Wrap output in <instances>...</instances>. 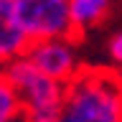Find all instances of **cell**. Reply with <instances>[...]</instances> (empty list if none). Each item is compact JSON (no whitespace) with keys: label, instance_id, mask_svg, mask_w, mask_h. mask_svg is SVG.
I'll use <instances>...</instances> for the list:
<instances>
[{"label":"cell","instance_id":"cell-11","mask_svg":"<svg viewBox=\"0 0 122 122\" xmlns=\"http://www.w3.org/2000/svg\"><path fill=\"white\" fill-rule=\"evenodd\" d=\"M43 122H56V117H53V120H43Z\"/></svg>","mask_w":122,"mask_h":122},{"label":"cell","instance_id":"cell-6","mask_svg":"<svg viewBox=\"0 0 122 122\" xmlns=\"http://www.w3.org/2000/svg\"><path fill=\"white\" fill-rule=\"evenodd\" d=\"M109 5H112V0H69L71 23H74L76 36L104 20L109 13Z\"/></svg>","mask_w":122,"mask_h":122},{"label":"cell","instance_id":"cell-4","mask_svg":"<svg viewBox=\"0 0 122 122\" xmlns=\"http://www.w3.org/2000/svg\"><path fill=\"white\" fill-rule=\"evenodd\" d=\"M25 56H28L43 74L53 76V79H59V81H64V84H69L81 71L74 38H48V41L28 43Z\"/></svg>","mask_w":122,"mask_h":122},{"label":"cell","instance_id":"cell-8","mask_svg":"<svg viewBox=\"0 0 122 122\" xmlns=\"http://www.w3.org/2000/svg\"><path fill=\"white\" fill-rule=\"evenodd\" d=\"M107 56L112 61V66H122V28L117 33H112V38L107 41Z\"/></svg>","mask_w":122,"mask_h":122},{"label":"cell","instance_id":"cell-9","mask_svg":"<svg viewBox=\"0 0 122 122\" xmlns=\"http://www.w3.org/2000/svg\"><path fill=\"white\" fill-rule=\"evenodd\" d=\"M114 74H117V81L122 84V66H117V69H114Z\"/></svg>","mask_w":122,"mask_h":122},{"label":"cell","instance_id":"cell-10","mask_svg":"<svg viewBox=\"0 0 122 122\" xmlns=\"http://www.w3.org/2000/svg\"><path fill=\"white\" fill-rule=\"evenodd\" d=\"M10 122H28L25 117H18V120H10Z\"/></svg>","mask_w":122,"mask_h":122},{"label":"cell","instance_id":"cell-3","mask_svg":"<svg viewBox=\"0 0 122 122\" xmlns=\"http://www.w3.org/2000/svg\"><path fill=\"white\" fill-rule=\"evenodd\" d=\"M13 10L28 43L48 38H76L69 0H13Z\"/></svg>","mask_w":122,"mask_h":122},{"label":"cell","instance_id":"cell-1","mask_svg":"<svg viewBox=\"0 0 122 122\" xmlns=\"http://www.w3.org/2000/svg\"><path fill=\"white\" fill-rule=\"evenodd\" d=\"M56 122H122V84L114 69H81L66 84Z\"/></svg>","mask_w":122,"mask_h":122},{"label":"cell","instance_id":"cell-5","mask_svg":"<svg viewBox=\"0 0 122 122\" xmlns=\"http://www.w3.org/2000/svg\"><path fill=\"white\" fill-rule=\"evenodd\" d=\"M25 48H28V38L23 36L15 20L13 0H0V66L23 56Z\"/></svg>","mask_w":122,"mask_h":122},{"label":"cell","instance_id":"cell-2","mask_svg":"<svg viewBox=\"0 0 122 122\" xmlns=\"http://www.w3.org/2000/svg\"><path fill=\"white\" fill-rule=\"evenodd\" d=\"M3 69H5L8 79L13 81L15 92L20 97L23 117L28 122L53 120L59 114L61 104H64V97H66V84L64 81L43 74L25 53L13 61H8Z\"/></svg>","mask_w":122,"mask_h":122},{"label":"cell","instance_id":"cell-7","mask_svg":"<svg viewBox=\"0 0 122 122\" xmlns=\"http://www.w3.org/2000/svg\"><path fill=\"white\" fill-rule=\"evenodd\" d=\"M18 117H23L20 97H18L13 81L8 79L5 69H0V122H10Z\"/></svg>","mask_w":122,"mask_h":122},{"label":"cell","instance_id":"cell-12","mask_svg":"<svg viewBox=\"0 0 122 122\" xmlns=\"http://www.w3.org/2000/svg\"><path fill=\"white\" fill-rule=\"evenodd\" d=\"M0 69H3V66H0Z\"/></svg>","mask_w":122,"mask_h":122}]
</instances>
